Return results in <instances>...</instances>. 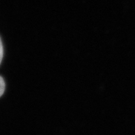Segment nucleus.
<instances>
[{
    "label": "nucleus",
    "mask_w": 135,
    "mask_h": 135,
    "mask_svg": "<svg viewBox=\"0 0 135 135\" xmlns=\"http://www.w3.org/2000/svg\"><path fill=\"white\" fill-rule=\"evenodd\" d=\"M5 82L2 76H0V97H2V95L3 94L4 91H5Z\"/></svg>",
    "instance_id": "obj_1"
},
{
    "label": "nucleus",
    "mask_w": 135,
    "mask_h": 135,
    "mask_svg": "<svg viewBox=\"0 0 135 135\" xmlns=\"http://www.w3.org/2000/svg\"><path fill=\"white\" fill-rule=\"evenodd\" d=\"M3 45H2V40H1V38H0V64H1L2 59H3Z\"/></svg>",
    "instance_id": "obj_2"
}]
</instances>
